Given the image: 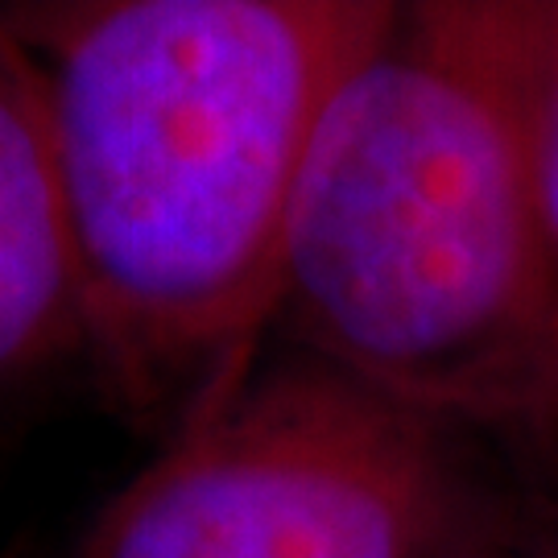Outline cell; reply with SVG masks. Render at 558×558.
Returning <instances> with one entry per match:
<instances>
[{
    "instance_id": "cell-1",
    "label": "cell",
    "mask_w": 558,
    "mask_h": 558,
    "mask_svg": "<svg viewBox=\"0 0 558 558\" xmlns=\"http://www.w3.org/2000/svg\"><path fill=\"white\" fill-rule=\"evenodd\" d=\"M4 13L38 62L83 348L133 405L186 393L191 418L253 377L311 141L393 4Z\"/></svg>"
},
{
    "instance_id": "cell-2",
    "label": "cell",
    "mask_w": 558,
    "mask_h": 558,
    "mask_svg": "<svg viewBox=\"0 0 558 558\" xmlns=\"http://www.w3.org/2000/svg\"><path fill=\"white\" fill-rule=\"evenodd\" d=\"M534 4H393L302 166L274 319L380 398L558 456Z\"/></svg>"
},
{
    "instance_id": "cell-3",
    "label": "cell",
    "mask_w": 558,
    "mask_h": 558,
    "mask_svg": "<svg viewBox=\"0 0 558 558\" xmlns=\"http://www.w3.org/2000/svg\"><path fill=\"white\" fill-rule=\"evenodd\" d=\"M534 513L480 435L294 356L182 422L80 558H521Z\"/></svg>"
},
{
    "instance_id": "cell-4",
    "label": "cell",
    "mask_w": 558,
    "mask_h": 558,
    "mask_svg": "<svg viewBox=\"0 0 558 558\" xmlns=\"http://www.w3.org/2000/svg\"><path fill=\"white\" fill-rule=\"evenodd\" d=\"M83 348L38 62L0 13V393Z\"/></svg>"
},
{
    "instance_id": "cell-5",
    "label": "cell",
    "mask_w": 558,
    "mask_h": 558,
    "mask_svg": "<svg viewBox=\"0 0 558 558\" xmlns=\"http://www.w3.org/2000/svg\"><path fill=\"white\" fill-rule=\"evenodd\" d=\"M530 137L542 216L558 253V4H534L530 17Z\"/></svg>"
},
{
    "instance_id": "cell-6",
    "label": "cell",
    "mask_w": 558,
    "mask_h": 558,
    "mask_svg": "<svg viewBox=\"0 0 558 558\" xmlns=\"http://www.w3.org/2000/svg\"><path fill=\"white\" fill-rule=\"evenodd\" d=\"M521 558H558V505H542L534 513V530L521 546Z\"/></svg>"
}]
</instances>
